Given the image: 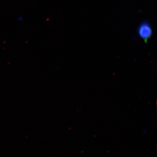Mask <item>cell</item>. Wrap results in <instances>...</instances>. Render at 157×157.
<instances>
[{
	"label": "cell",
	"mask_w": 157,
	"mask_h": 157,
	"mask_svg": "<svg viewBox=\"0 0 157 157\" xmlns=\"http://www.w3.org/2000/svg\"><path fill=\"white\" fill-rule=\"evenodd\" d=\"M137 32L141 38L147 42L152 35L153 30L151 26L148 22H144L141 24L138 27Z\"/></svg>",
	"instance_id": "6da1fadb"
}]
</instances>
